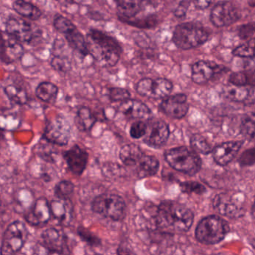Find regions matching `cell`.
<instances>
[{
    "instance_id": "obj_38",
    "label": "cell",
    "mask_w": 255,
    "mask_h": 255,
    "mask_svg": "<svg viewBox=\"0 0 255 255\" xmlns=\"http://www.w3.org/2000/svg\"><path fill=\"white\" fill-rule=\"evenodd\" d=\"M77 234L82 241H83L84 242L86 243L88 245L91 246V247H98L101 244L100 240L96 235H94L92 232H90L85 228L82 227V226L78 228Z\"/></svg>"
},
{
    "instance_id": "obj_17",
    "label": "cell",
    "mask_w": 255,
    "mask_h": 255,
    "mask_svg": "<svg viewBox=\"0 0 255 255\" xmlns=\"http://www.w3.org/2000/svg\"><path fill=\"white\" fill-rule=\"evenodd\" d=\"M50 205L44 197H40L35 201L30 211L24 216L25 221L32 226H44L50 220Z\"/></svg>"
},
{
    "instance_id": "obj_1",
    "label": "cell",
    "mask_w": 255,
    "mask_h": 255,
    "mask_svg": "<svg viewBox=\"0 0 255 255\" xmlns=\"http://www.w3.org/2000/svg\"><path fill=\"white\" fill-rule=\"evenodd\" d=\"M155 218L160 232L175 235L184 233L191 229L194 214L191 210L179 202L164 201L159 205Z\"/></svg>"
},
{
    "instance_id": "obj_34",
    "label": "cell",
    "mask_w": 255,
    "mask_h": 255,
    "mask_svg": "<svg viewBox=\"0 0 255 255\" xmlns=\"http://www.w3.org/2000/svg\"><path fill=\"white\" fill-rule=\"evenodd\" d=\"M192 148L197 152L208 154L212 151V148L206 138L199 133H195L190 138Z\"/></svg>"
},
{
    "instance_id": "obj_52",
    "label": "cell",
    "mask_w": 255,
    "mask_h": 255,
    "mask_svg": "<svg viewBox=\"0 0 255 255\" xmlns=\"http://www.w3.org/2000/svg\"><path fill=\"white\" fill-rule=\"evenodd\" d=\"M57 1L62 4V5H69L74 3V0H56Z\"/></svg>"
},
{
    "instance_id": "obj_41",
    "label": "cell",
    "mask_w": 255,
    "mask_h": 255,
    "mask_svg": "<svg viewBox=\"0 0 255 255\" xmlns=\"http://www.w3.org/2000/svg\"><path fill=\"white\" fill-rule=\"evenodd\" d=\"M54 26L58 32L65 34L69 30L75 27L74 24L67 17L58 15L54 19Z\"/></svg>"
},
{
    "instance_id": "obj_49",
    "label": "cell",
    "mask_w": 255,
    "mask_h": 255,
    "mask_svg": "<svg viewBox=\"0 0 255 255\" xmlns=\"http://www.w3.org/2000/svg\"><path fill=\"white\" fill-rule=\"evenodd\" d=\"M213 2L214 0H194L195 6L199 10L208 8Z\"/></svg>"
},
{
    "instance_id": "obj_50",
    "label": "cell",
    "mask_w": 255,
    "mask_h": 255,
    "mask_svg": "<svg viewBox=\"0 0 255 255\" xmlns=\"http://www.w3.org/2000/svg\"><path fill=\"white\" fill-rule=\"evenodd\" d=\"M118 255H136L131 250L126 247V246H120L117 250Z\"/></svg>"
},
{
    "instance_id": "obj_5",
    "label": "cell",
    "mask_w": 255,
    "mask_h": 255,
    "mask_svg": "<svg viewBox=\"0 0 255 255\" xmlns=\"http://www.w3.org/2000/svg\"><path fill=\"white\" fill-rule=\"evenodd\" d=\"M165 160L175 170L193 176L202 168V162L199 154L188 147L179 146L167 150Z\"/></svg>"
},
{
    "instance_id": "obj_6",
    "label": "cell",
    "mask_w": 255,
    "mask_h": 255,
    "mask_svg": "<svg viewBox=\"0 0 255 255\" xmlns=\"http://www.w3.org/2000/svg\"><path fill=\"white\" fill-rule=\"evenodd\" d=\"M93 212L115 222L125 218L127 205L124 199L113 193H103L94 198L91 202Z\"/></svg>"
},
{
    "instance_id": "obj_36",
    "label": "cell",
    "mask_w": 255,
    "mask_h": 255,
    "mask_svg": "<svg viewBox=\"0 0 255 255\" xmlns=\"http://www.w3.org/2000/svg\"><path fill=\"white\" fill-rule=\"evenodd\" d=\"M229 82L237 86L254 87V79H250V76L245 72H238L231 75Z\"/></svg>"
},
{
    "instance_id": "obj_19",
    "label": "cell",
    "mask_w": 255,
    "mask_h": 255,
    "mask_svg": "<svg viewBox=\"0 0 255 255\" xmlns=\"http://www.w3.org/2000/svg\"><path fill=\"white\" fill-rule=\"evenodd\" d=\"M6 32L20 43H30L34 37L31 25L21 18L10 16L6 22Z\"/></svg>"
},
{
    "instance_id": "obj_13",
    "label": "cell",
    "mask_w": 255,
    "mask_h": 255,
    "mask_svg": "<svg viewBox=\"0 0 255 255\" xmlns=\"http://www.w3.org/2000/svg\"><path fill=\"white\" fill-rule=\"evenodd\" d=\"M63 158L69 170L76 176L85 172L88 161V153L79 145H74L63 153Z\"/></svg>"
},
{
    "instance_id": "obj_47",
    "label": "cell",
    "mask_w": 255,
    "mask_h": 255,
    "mask_svg": "<svg viewBox=\"0 0 255 255\" xmlns=\"http://www.w3.org/2000/svg\"><path fill=\"white\" fill-rule=\"evenodd\" d=\"M190 6V1L189 0H183L177 6L174 10V14L178 18H182L186 16L189 7Z\"/></svg>"
},
{
    "instance_id": "obj_21",
    "label": "cell",
    "mask_w": 255,
    "mask_h": 255,
    "mask_svg": "<svg viewBox=\"0 0 255 255\" xmlns=\"http://www.w3.org/2000/svg\"><path fill=\"white\" fill-rule=\"evenodd\" d=\"M118 111L130 119L148 121L152 116L148 106L142 102L130 99L122 102L118 107Z\"/></svg>"
},
{
    "instance_id": "obj_11",
    "label": "cell",
    "mask_w": 255,
    "mask_h": 255,
    "mask_svg": "<svg viewBox=\"0 0 255 255\" xmlns=\"http://www.w3.org/2000/svg\"><path fill=\"white\" fill-rule=\"evenodd\" d=\"M240 17L238 8L230 1L217 3L211 10V22L217 28L229 26L239 20Z\"/></svg>"
},
{
    "instance_id": "obj_23",
    "label": "cell",
    "mask_w": 255,
    "mask_h": 255,
    "mask_svg": "<svg viewBox=\"0 0 255 255\" xmlns=\"http://www.w3.org/2000/svg\"><path fill=\"white\" fill-rule=\"evenodd\" d=\"M51 215L63 226H67L73 218V205L70 199H55L49 202Z\"/></svg>"
},
{
    "instance_id": "obj_31",
    "label": "cell",
    "mask_w": 255,
    "mask_h": 255,
    "mask_svg": "<svg viewBox=\"0 0 255 255\" xmlns=\"http://www.w3.org/2000/svg\"><path fill=\"white\" fill-rule=\"evenodd\" d=\"M4 92L8 100L17 106H25L28 103V97L25 90L18 85H7L4 88Z\"/></svg>"
},
{
    "instance_id": "obj_42",
    "label": "cell",
    "mask_w": 255,
    "mask_h": 255,
    "mask_svg": "<svg viewBox=\"0 0 255 255\" xmlns=\"http://www.w3.org/2000/svg\"><path fill=\"white\" fill-rule=\"evenodd\" d=\"M109 97L112 102H122L130 99V94L123 88H112L109 89Z\"/></svg>"
},
{
    "instance_id": "obj_51",
    "label": "cell",
    "mask_w": 255,
    "mask_h": 255,
    "mask_svg": "<svg viewBox=\"0 0 255 255\" xmlns=\"http://www.w3.org/2000/svg\"><path fill=\"white\" fill-rule=\"evenodd\" d=\"M159 0H143V8H145L147 6H154L157 5L158 4Z\"/></svg>"
},
{
    "instance_id": "obj_4",
    "label": "cell",
    "mask_w": 255,
    "mask_h": 255,
    "mask_svg": "<svg viewBox=\"0 0 255 255\" xmlns=\"http://www.w3.org/2000/svg\"><path fill=\"white\" fill-rule=\"evenodd\" d=\"M230 231L229 223L217 215L202 219L196 229V238L201 244L215 245L226 238Z\"/></svg>"
},
{
    "instance_id": "obj_44",
    "label": "cell",
    "mask_w": 255,
    "mask_h": 255,
    "mask_svg": "<svg viewBox=\"0 0 255 255\" xmlns=\"http://www.w3.org/2000/svg\"><path fill=\"white\" fill-rule=\"evenodd\" d=\"M233 55L241 58H253L254 48L250 44H242L234 49Z\"/></svg>"
},
{
    "instance_id": "obj_53",
    "label": "cell",
    "mask_w": 255,
    "mask_h": 255,
    "mask_svg": "<svg viewBox=\"0 0 255 255\" xmlns=\"http://www.w3.org/2000/svg\"><path fill=\"white\" fill-rule=\"evenodd\" d=\"M3 136H4V135H3L2 131H1V129L0 128V139L2 138Z\"/></svg>"
},
{
    "instance_id": "obj_32",
    "label": "cell",
    "mask_w": 255,
    "mask_h": 255,
    "mask_svg": "<svg viewBox=\"0 0 255 255\" xmlns=\"http://www.w3.org/2000/svg\"><path fill=\"white\" fill-rule=\"evenodd\" d=\"M122 22L138 28H152L158 23V19L155 15L151 14L140 18L134 16L130 19H124Z\"/></svg>"
},
{
    "instance_id": "obj_48",
    "label": "cell",
    "mask_w": 255,
    "mask_h": 255,
    "mask_svg": "<svg viewBox=\"0 0 255 255\" xmlns=\"http://www.w3.org/2000/svg\"><path fill=\"white\" fill-rule=\"evenodd\" d=\"M34 255H64L46 248L42 244H37L34 250Z\"/></svg>"
},
{
    "instance_id": "obj_24",
    "label": "cell",
    "mask_w": 255,
    "mask_h": 255,
    "mask_svg": "<svg viewBox=\"0 0 255 255\" xmlns=\"http://www.w3.org/2000/svg\"><path fill=\"white\" fill-rule=\"evenodd\" d=\"M159 167L160 163L155 157L144 153L133 169L139 178H144L156 175Z\"/></svg>"
},
{
    "instance_id": "obj_25",
    "label": "cell",
    "mask_w": 255,
    "mask_h": 255,
    "mask_svg": "<svg viewBox=\"0 0 255 255\" xmlns=\"http://www.w3.org/2000/svg\"><path fill=\"white\" fill-rule=\"evenodd\" d=\"M118 11V17L121 21L130 19L139 14L143 10V0H115Z\"/></svg>"
},
{
    "instance_id": "obj_43",
    "label": "cell",
    "mask_w": 255,
    "mask_h": 255,
    "mask_svg": "<svg viewBox=\"0 0 255 255\" xmlns=\"http://www.w3.org/2000/svg\"><path fill=\"white\" fill-rule=\"evenodd\" d=\"M147 130V124L144 121H139L132 124L130 127V136L134 139H140L145 136Z\"/></svg>"
},
{
    "instance_id": "obj_18",
    "label": "cell",
    "mask_w": 255,
    "mask_h": 255,
    "mask_svg": "<svg viewBox=\"0 0 255 255\" xmlns=\"http://www.w3.org/2000/svg\"><path fill=\"white\" fill-rule=\"evenodd\" d=\"M42 244L52 251L69 255L67 236L64 232L56 228H49L41 234Z\"/></svg>"
},
{
    "instance_id": "obj_14",
    "label": "cell",
    "mask_w": 255,
    "mask_h": 255,
    "mask_svg": "<svg viewBox=\"0 0 255 255\" xmlns=\"http://www.w3.org/2000/svg\"><path fill=\"white\" fill-rule=\"evenodd\" d=\"M160 110L169 118L181 119L188 112L190 106L185 94H180L166 97L160 106Z\"/></svg>"
},
{
    "instance_id": "obj_40",
    "label": "cell",
    "mask_w": 255,
    "mask_h": 255,
    "mask_svg": "<svg viewBox=\"0 0 255 255\" xmlns=\"http://www.w3.org/2000/svg\"><path fill=\"white\" fill-rule=\"evenodd\" d=\"M181 190L183 193H187V194L196 193V194L202 195L206 192L205 186L196 181H187V182L181 183Z\"/></svg>"
},
{
    "instance_id": "obj_7",
    "label": "cell",
    "mask_w": 255,
    "mask_h": 255,
    "mask_svg": "<svg viewBox=\"0 0 255 255\" xmlns=\"http://www.w3.org/2000/svg\"><path fill=\"white\" fill-rule=\"evenodd\" d=\"M28 232L22 222L14 221L6 229L0 247V255L17 254L26 243Z\"/></svg>"
},
{
    "instance_id": "obj_20",
    "label": "cell",
    "mask_w": 255,
    "mask_h": 255,
    "mask_svg": "<svg viewBox=\"0 0 255 255\" xmlns=\"http://www.w3.org/2000/svg\"><path fill=\"white\" fill-rule=\"evenodd\" d=\"M243 141H229L223 142L212 150L213 157L217 164L226 166L235 159L242 147Z\"/></svg>"
},
{
    "instance_id": "obj_26",
    "label": "cell",
    "mask_w": 255,
    "mask_h": 255,
    "mask_svg": "<svg viewBox=\"0 0 255 255\" xmlns=\"http://www.w3.org/2000/svg\"><path fill=\"white\" fill-rule=\"evenodd\" d=\"M64 35L69 46L73 50L76 51L82 56L85 57L89 55L86 40L76 26L69 30L67 32L64 34Z\"/></svg>"
},
{
    "instance_id": "obj_16",
    "label": "cell",
    "mask_w": 255,
    "mask_h": 255,
    "mask_svg": "<svg viewBox=\"0 0 255 255\" xmlns=\"http://www.w3.org/2000/svg\"><path fill=\"white\" fill-rule=\"evenodd\" d=\"M226 70V67L214 62L199 61L192 67V79L198 85H204Z\"/></svg>"
},
{
    "instance_id": "obj_39",
    "label": "cell",
    "mask_w": 255,
    "mask_h": 255,
    "mask_svg": "<svg viewBox=\"0 0 255 255\" xmlns=\"http://www.w3.org/2000/svg\"><path fill=\"white\" fill-rule=\"evenodd\" d=\"M255 128L254 115L253 116L247 117L241 124V133L247 139L252 140L255 137Z\"/></svg>"
},
{
    "instance_id": "obj_30",
    "label": "cell",
    "mask_w": 255,
    "mask_h": 255,
    "mask_svg": "<svg viewBox=\"0 0 255 255\" xmlns=\"http://www.w3.org/2000/svg\"><path fill=\"white\" fill-rule=\"evenodd\" d=\"M13 8L20 16L36 20L41 16V10L34 4L25 0H16L13 2Z\"/></svg>"
},
{
    "instance_id": "obj_35",
    "label": "cell",
    "mask_w": 255,
    "mask_h": 255,
    "mask_svg": "<svg viewBox=\"0 0 255 255\" xmlns=\"http://www.w3.org/2000/svg\"><path fill=\"white\" fill-rule=\"evenodd\" d=\"M54 70L61 73H67L70 69V63L68 58L60 53L54 54L50 62Z\"/></svg>"
},
{
    "instance_id": "obj_15",
    "label": "cell",
    "mask_w": 255,
    "mask_h": 255,
    "mask_svg": "<svg viewBox=\"0 0 255 255\" xmlns=\"http://www.w3.org/2000/svg\"><path fill=\"white\" fill-rule=\"evenodd\" d=\"M170 130L166 123L162 121H150L147 124L144 142L149 146L159 148L167 142Z\"/></svg>"
},
{
    "instance_id": "obj_37",
    "label": "cell",
    "mask_w": 255,
    "mask_h": 255,
    "mask_svg": "<svg viewBox=\"0 0 255 255\" xmlns=\"http://www.w3.org/2000/svg\"><path fill=\"white\" fill-rule=\"evenodd\" d=\"M52 145H53L50 143H49V145L42 144V145H38L37 147V155L48 163H54L55 161L56 151L53 149Z\"/></svg>"
},
{
    "instance_id": "obj_54",
    "label": "cell",
    "mask_w": 255,
    "mask_h": 255,
    "mask_svg": "<svg viewBox=\"0 0 255 255\" xmlns=\"http://www.w3.org/2000/svg\"><path fill=\"white\" fill-rule=\"evenodd\" d=\"M1 198H0V208H1Z\"/></svg>"
},
{
    "instance_id": "obj_8",
    "label": "cell",
    "mask_w": 255,
    "mask_h": 255,
    "mask_svg": "<svg viewBox=\"0 0 255 255\" xmlns=\"http://www.w3.org/2000/svg\"><path fill=\"white\" fill-rule=\"evenodd\" d=\"M71 127L62 116H55L46 123L43 138L46 142L58 146H64L70 142Z\"/></svg>"
},
{
    "instance_id": "obj_2",
    "label": "cell",
    "mask_w": 255,
    "mask_h": 255,
    "mask_svg": "<svg viewBox=\"0 0 255 255\" xmlns=\"http://www.w3.org/2000/svg\"><path fill=\"white\" fill-rule=\"evenodd\" d=\"M89 55L106 67L115 66L121 57V47L114 37L98 30L92 29L87 36Z\"/></svg>"
},
{
    "instance_id": "obj_29",
    "label": "cell",
    "mask_w": 255,
    "mask_h": 255,
    "mask_svg": "<svg viewBox=\"0 0 255 255\" xmlns=\"http://www.w3.org/2000/svg\"><path fill=\"white\" fill-rule=\"evenodd\" d=\"M57 85L50 82H43L37 85L35 89V95L39 100L48 104H54L58 95Z\"/></svg>"
},
{
    "instance_id": "obj_28",
    "label": "cell",
    "mask_w": 255,
    "mask_h": 255,
    "mask_svg": "<svg viewBox=\"0 0 255 255\" xmlns=\"http://www.w3.org/2000/svg\"><path fill=\"white\" fill-rule=\"evenodd\" d=\"M143 154L140 147L136 144L131 143L121 148L119 156L120 159L125 166L133 169Z\"/></svg>"
},
{
    "instance_id": "obj_27",
    "label": "cell",
    "mask_w": 255,
    "mask_h": 255,
    "mask_svg": "<svg viewBox=\"0 0 255 255\" xmlns=\"http://www.w3.org/2000/svg\"><path fill=\"white\" fill-rule=\"evenodd\" d=\"M97 117L88 107L79 108L75 117L74 123L76 128L81 131H88L97 123Z\"/></svg>"
},
{
    "instance_id": "obj_3",
    "label": "cell",
    "mask_w": 255,
    "mask_h": 255,
    "mask_svg": "<svg viewBox=\"0 0 255 255\" xmlns=\"http://www.w3.org/2000/svg\"><path fill=\"white\" fill-rule=\"evenodd\" d=\"M209 38L208 30L199 22H184L175 28L173 42L184 50L194 49L206 43Z\"/></svg>"
},
{
    "instance_id": "obj_10",
    "label": "cell",
    "mask_w": 255,
    "mask_h": 255,
    "mask_svg": "<svg viewBox=\"0 0 255 255\" xmlns=\"http://www.w3.org/2000/svg\"><path fill=\"white\" fill-rule=\"evenodd\" d=\"M173 85L166 79H142L138 82L136 90L139 95L147 98L160 100L170 95Z\"/></svg>"
},
{
    "instance_id": "obj_33",
    "label": "cell",
    "mask_w": 255,
    "mask_h": 255,
    "mask_svg": "<svg viewBox=\"0 0 255 255\" xmlns=\"http://www.w3.org/2000/svg\"><path fill=\"white\" fill-rule=\"evenodd\" d=\"M74 191V184L68 180H62L57 183L54 188V196L57 199L67 200Z\"/></svg>"
},
{
    "instance_id": "obj_22",
    "label": "cell",
    "mask_w": 255,
    "mask_h": 255,
    "mask_svg": "<svg viewBox=\"0 0 255 255\" xmlns=\"http://www.w3.org/2000/svg\"><path fill=\"white\" fill-rule=\"evenodd\" d=\"M223 94L226 98L237 103L247 105L255 103V89L253 86H237L231 84L225 87Z\"/></svg>"
},
{
    "instance_id": "obj_45",
    "label": "cell",
    "mask_w": 255,
    "mask_h": 255,
    "mask_svg": "<svg viewBox=\"0 0 255 255\" xmlns=\"http://www.w3.org/2000/svg\"><path fill=\"white\" fill-rule=\"evenodd\" d=\"M255 34L254 23H248L240 28L239 35L243 40H253Z\"/></svg>"
},
{
    "instance_id": "obj_9",
    "label": "cell",
    "mask_w": 255,
    "mask_h": 255,
    "mask_svg": "<svg viewBox=\"0 0 255 255\" xmlns=\"http://www.w3.org/2000/svg\"><path fill=\"white\" fill-rule=\"evenodd\" d=\"M214 209L220 215L231 219H238L245 215L246 208L242 199L229 193L217 195L213 200Z\"/></svg>"
},
{
    "instance_id": "obj_46",
    "label": "cell",
    "mask_w": 255,
    "mask_h": 255,
    "mask_svg": "<svg viewBox=\"0 0 255 255\" xmlns=\"http://www.w3.org/2000/svg\"><path fill=\"white\" fill-rule=\"evenodd\" d=\"M239 162L242 166H253L255 163V148H250L243 153Z\"/></svg>"
},
{
    "instance_id": "obj_12",
    "label": "cell",
    "mask_w": 255,
    "mask_h": 255,
    "mask_svg": "<svg viewBox=\"0 0 255 255\" xmlns=\"http://www.w3.org/2000/svg\"><path fill=\"white\" fill-rule=\"evenodd\" d=\"M22 43L4 31H0V58L6 64H11L22 58Z\"/></svg>"
}]
</instances>
